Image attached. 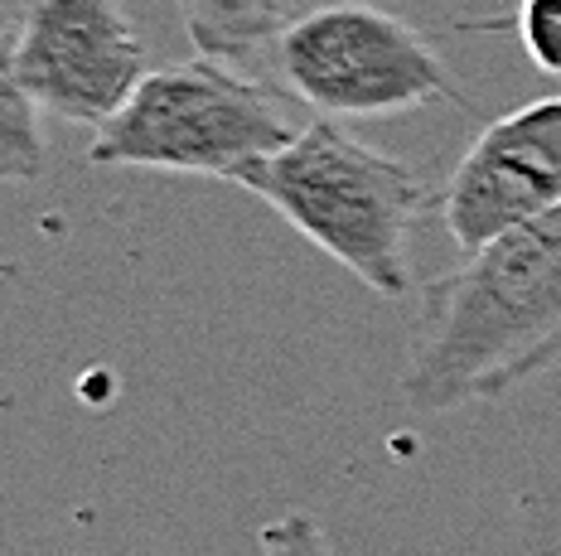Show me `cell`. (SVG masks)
Here are the masks:
<instances>
[{"instance_id": "obj_1", "label": "cell", "mask_w": 561, "mask_h": 556, "mask_svg": "<svg viewBox=\"0 0 561 556\" xmlns=\"http://www.w3.org/2000/svg\"><path fill=\"white\" fill-rule=\"evenodd\" d=\"M561 358V208L508 228L426 291L402 392L421 416L504 397Z\"/></svg>"}, {"instance_id": "obj_2", "label": "cell", "mask_w": 561, "mask_h": 556, "mask_svg": "<svg viewBox=\"0 0 561 556\" xmlns=\"http://www.w3.org/2000/svg\"><path fill=\"white\" fill-rule=\"evenodd\" d=\"M232 184L276 208L373 296L402 300L412 291L407 238L431 194L402 160L368 150L334 121H310L286 150L248 165Z\"/></svg>"}, {"instance_id": "obj_3", "label": "cell", "mask_w": 561, "mask_h": 556, "mask_svg": "<svg viewBox=\"0 0 561 556\" xmlns=\"http://www.w3.org/2000/svg\"><path fill=\"white\" fill-rule=\"evenodd\" d=\"M300 136L290 102L228 59L150 68L136 97L92 136V165L174 170V175L238 179Z\"/></svg>"}, {"instance_id": "obj_4", "label": "cell", "mask_w": 561, "mask_h": 556, "mask_svg": "<svg viewBox=\"0 0 561 556\" xmlns=\"http://www.w3.org/2000/svg\"><path fill=\"white\" fill-rule=\"evenodd\" d=\"M290 92L324 117H397L460 102L446 59L407 20L364 0H320L276 39Z\"/></svg>"}, {"instance_id": "obj_5", "label": "cell", "mask_w": 561, "mask_h": 556, "mask_svg": "<svg viewBox=\"0 0 561 556\" xmlns=\"http://www.w3.org/2000/svg\"><path fill=\"white\" fill-rule=\"evenodd\" d=\"M5 73L39 112L102 131L146 83L150 59L122 0H34L5 44Z\"/></svg>"}, {"instance_id": "obj_6", "label": "cell", "mask_w": 561, "mask_h": 556, "mask_svg": "<svg viewBox=\"0 0 561 556\" xmlns=\"http://www.w3.org/2000/svg\"><path fill=\"white\" fill-rule=\"evenodd\" d=\"M547 208H561V97L489 121L446 184V228L465 257Z\"/></svg>"}, {"instance_id": "obj_7", "label": "cell", "mask_w": 561, "mask_h": 556, "mask_svg": "<svg viewBox=\"0 0 561 556\" xmlns=\"http://www.w3.org/2000/svg\"><path fill=\"white\" fill-rule=\"evenodd\" d=\"M194 49L208 59H248L320 0H174Z\"/></svg>"}, {"instance_id": "obj_8", "label": "cell", "mask_w": 561, "mask_h": 556, "mask_svg": "<svg viewBox=\"0 0 561 556\" xmlns=\"http://www.w3.org/2000/svg\"><path fill=\"white\" fill-rule=\"evenodd\" d=\"M44 141H39V102L20 88L15 73H0V175L39 179Z\"/></svg>"}, {"instance_id": "obj_9", "label": "cell", "mask_w": 561, "mask_h": 556, "mask_svg": "<svg viewBox=\"0 0 561 556\" xmlns=\"http://www.w3.org/2000/svg\"><path fill=\"white\" fill-rule=\"evenodd\" d=\"M518 34H523L528 59L542 68V73L561 78V0H523Z\"/></svg>"}, {"instance_id": "obj_10", "label": "cell", "mask_w": 561, "mask_h": 556, "mask_svg": "<svg viewBox=\"0 0 561 556\" xmlns=\"http://www.w3.org/2000/svg\"><path fill=\"white\" fill-rule=\"evenodd\" d=\"M262 556H334L330 537L306 513H280L262 528Z\"/></svg>"}]
</instances>
